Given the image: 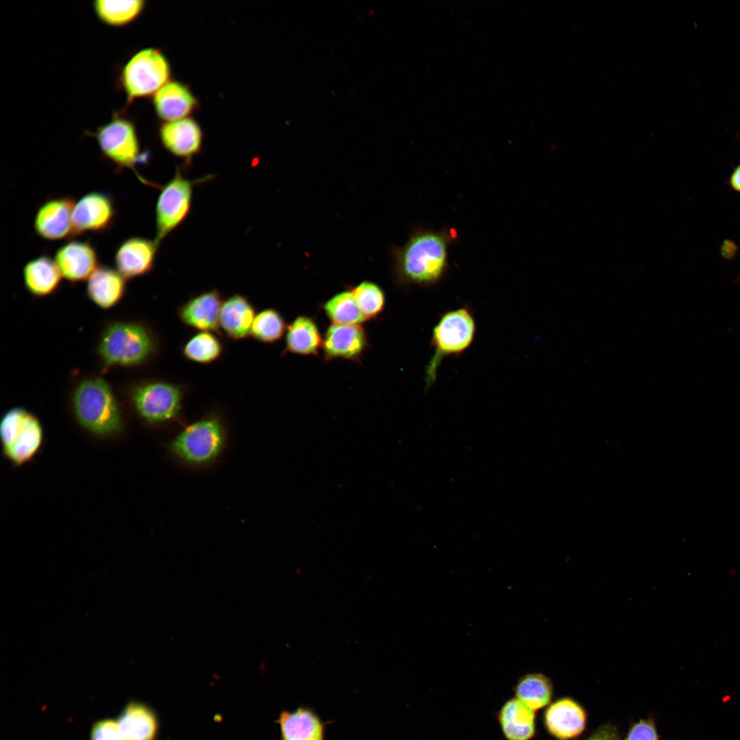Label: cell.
<instances>
[{
	"label": "cell",
	"mask_w": 740,
	"mask_h": 740,
	"mask_svg": "<svg viewBox=\"0 0 740 740\" xmlns=\"http://www.w3.org/2000/svg\"><path fill=\"white\" fill-rule=\"evenodd\" d=\"M497 718L506 740H530L535 734L534 711L516 698L502 705Z\"/></svg>",
	"instance_id": "24"
},
{
	"label": "cell",
	"mask_w": 740,
	"mask_h": 740,
	"mask_svg": "<svg viewBox=\"0 0 740 740\" xmlns=\"http://www.w3.org/2000/svg\"><path fill=\"white\" fill-rule=\"evenodd\" d=\"M227 432L222 418L209 412L183 427L168 443L171 455L192 467L212 464L223 453Z\"/></svg>",
	"instance_id": "4"
},
{
	"label": "cell",
	"mask_w": 740,
	"mask_h": 740,
	"mask_svg": "<svg viewBox=\"0 0 740 740\" xmlns=\"http://www.w3.org/2000/svg\"><path fill=\"white\" fill-rule=\"evenodd\" d=\"M75 202L73 197L64 196L49 198L42 203L34 219L37 236L47 241L73 238L72 217Z\"/></svg>",
	"instance_id": "13"
},
{
	"label": "cell",
	"mask_w": 740,
	"mask_h": 740,
	"mask_svg": "<svg viewBox=\"0 0 740 740\" xmlns=\"http://www.w3.org/2000/svg\"><path fill=\"white\" fill-rule=\"evenodd\" d=\"M43 439V430L38 419L29 413L21 432L4 454L16 466L29 460L38 451Z\"/></svg>",
	"instance_id": "26"
},
{
	"label": "cell",
	"mask_w": 740,
	"mask_h": 740,
	"mask_svg": "<svg viewBox=\"0 0 740 740\" xmlns=\"http://www.w3.org/2000/svg\"><path fill=\"white\" fill-rule=\"evenodd\" d=\"M54 260L62 277L73 283L87 281L99 267L96 249L84 241H67L57 249Z\"/></svg>",
	"instance_id": "16"
},
{
	"label": "cell",
	"mask_w": 740,
	"mask_h": 740,
	"mask_svg": "<svg viewBox=\"0 0 740 740\" xmlns=\"http://www.w3.org/2000/svg\"><path fill=\"white\" fill-rule=\"evenodd\" d=\"M544 723L550 735L559 740L578 737L584 730L586 713L582 707L570 698H562L545 711Z\"/></svg>",
	"instance_id": "18"
},
{
	"label": "cell",
	"mask_w": 740,
	"mask_h": 740,
	"mask_svg": "<svg viewBox=\"0 0 740 740\" xmlns=\"http://www.w3.org/2000/svg\"><path fill=\"white\" fill-rule=\"evenodd\" d=\"M256 309L250 300L240 293L223 300L219 315V330L228 338L241 341L251 336Z\"/></svg>",
	"instance_id": "20"
},
{
	"label": "cell",
	"mask_w": 740,
	"mask_h": 740,
	"mask_svg": "<svg viewBox=\"0 0 740 740\" xmlns=\"http://www.w3.org/2000/svg\"><path fill=\"white\" fill-rule=\"evenodd\" d=\"M514 691L516 698L535 711L550 703L553 687L544 674L530 673L518 680Z\"/></svg>",
	"instance_id": "28"
},
{
	"label": "cell",
	"mask_w": 740,
	"mask_h": 740,
	"mask_svg": "<svg viewBox=\"0 0 740 740\" xmlns=\"http://www.w3.org/2000/svg\"><path fill=\"white\" fill-rule=\"evenodd\" d=\"M323 337L314 320L299 315L287 325L283 355L316 356L321 348Z\"/></svg>",
	"instance_id": "25"
},
{
	"label": "cell",
	"mask_w": 740,
	"mask_h": 740,
	"mask_svg": "<svg viewBox=\"0 0 740 740\" xmlns=\"http://www.w3.org/2000/svg\"><path fill=\"white\" fill-rule=\"evenodd\" d=\"M95 137L103 156L118 168L131 169L143 184L157 186L142 177L136 169L144 159L136 127L131 121L115 116L98 128Z\"/></svg>",
	"instance_id": "9"
},
{
	"label": "cell",
	"mask_w": 740,
	"mask_h": 740,
	"mask_svg": "<svg viewBox=\"0 0 740 740\" xmlns=\"http://www.w3.org/2000/svg\"><path fill=\"white\" fill-rule=\"evenodd\" d=\"M287 325L284 317L278 310L267 308L256 314L251 336L260 343L273 344L285 334Z\"/></svg>",
	"instance_id": "31"
},
{
	"label": "cell",
	"mask_w": 740,
	"mask_h": 740,
	"mask_svg": "<svg viewBox=\"0 0 740 740\" xmlns=\"http://www.w3.org/2000/svg\"><path fill=\"white\" fill-rule=\"evenodd\" d=\"M90 740H122L116 720L108 718L95 722Z\"/></svg>",
	"instance_id": "34"
},
{
	"label": "cell",
	"mask_w": 740,
	"mask_h": 740,
	"mask_svg": "<svg viewBox=\"0 0 740 740\" xmlns=\"http://www.w3.org/2000/svg\"><path fill=\"white\" fill-rule=\"evenodd\" d=\"M728 184L734 191L740 194V162L732 169Z\"/></svg>",
	"instance_id": "37"
},
{
	"label": "cell",
	"mask_w": 740,
	"mask_h": 740,
	"mask_svg": "<svg viewBox=\"0 0 740 740\" xmlns=\"http://www.w3.org/2000/svg\"><path fill=\"white\" fill-rule=\"evenodd\" d=\"M169 62L155 48L136 52L126 63L121 73V84L130 102L154 95L171 77Z\"/></svg>",
	"instance_id": "8"
},
{
	"label": "cell",
	"mask_w": 740,
	"mask_h": 740,
	"mask_svg": "<svg viewBox=\"0 0 740 740\" xmlns=\"http://www.w3.org/2000/svg\"><path fill=\"white\" fill-rule=\"evenodd\" d=\"M452 241L447 230L415 231L394 252V273L399 284L429 286L439 283L448 269Z\"/></svg>",
	"instance_id": "1"
},
{
	"label": "cell",
	"mask_w": 740,
	"mask_h": 740,
	"mask_svg": "<svg viewBox=\"0 0 740 740\" xmlns=\"http://www.w3.org/2000/svg\"><path fill=\"white\" fill-rule=\"evenodd\" d=\"M127 399L136 414L151 425L174 422L180 417L186 386L160 378H146L130 384Z\"/></svg>",
	"instance_id": "5"
},
{
	"label": "cell",
	"mask_w": 740,
	"mask_h": 740,
	"mask_svg": "<svg viewBox=\"0 0 740 740\" xmlns=\"http://www.w3.org/2000/svg\"><path fill=\"white\" fill-rule=\"evenodd\" d=\"M586 740H621L617 728L610 724L602 726Z\"/></svg>",
	"instance_id": "36"
},
{
	"label": "cell",
	"mask_w": 740,
	"mask_h": 740,
	"mask_svg": "<svg viewBox=\"0 0 740 740\" xmlns=\"http://www.w3.org/2000/svg\"><path fill=\"white\" fill-rule=\"evenodd\" d=\"M276 722L281 740H325V724L317 713L308 706L294 711H284Z\"/></svg>",
	"instance_id": "21"
},
{
	"label": "cell",
	"mask_w": 740,
	"mask_h": 740,
	"mask_svg": "<svg viewBox=\"0 0 740 740\" xmlns=\"http://www.w3.org/2000/svg\"><path fill=\"white\" fill-rule=\"evenodd\" d=\"M322 308L333 324H360L367 321L362 314L352 291L339 292L325 301Z\"/></svg>",
	"instance_id": "29"
},
{
	"label": "cell",
	"mask_w": 740,
	"mask_h": 740,
	"mask_svg": "<svg viewBox=\"0 0 740 740\" xmlns=\"http://www.w3.org/2000/svg\"><path fill=\"white\" fill-rule=\"evenodd\" d=\"M626 740H658L657 732L651 720H641L629 730Z\"/></svg>",
	"instance_id": "35"
},
{
	"label": "cell",
	"mask_w": 740,
	"mask_h": 740,
	"mask_svg": "<svg viewBox=\"0 0 740 740\" xmlns=\"http://www.w3.org/2000/svg\"><path fill=\"white\" fill-rule=\"evenodd\" d=\"M145 1L98 0L94 9L101 21L112 26L126 25L140 15L145 6Z\"/></svg>",
	"instance_id": "30"
},
{
	"label": "cell",
	"mask_w": 740,
	"mask_h": 740,
	"mask_svg": "<svg viewBox=\"0 0 740 740\" xmlns=\"http://www.w3.org/2000/svg\"><path fill=\"white\" fill-rule=\"evenodd\" d=\"M160 340L155 330L138 320H113L100 331L96 355L103 369L137 368L158 356Z\"/></svg>",
	"instance_id": "2"
},
{
	"label": "cell",
	"mask_w": 740,
	"mask_h": 740,
	"mask_svg": "<svg viewBox=\"0 0 740 740\" xmlns=\"http://www.w3.org/2000/svg\"><path fill=\"white\" fill-rule=\"evenodd\" d=\"M182 167H177L175 174L160 186L155 209V241L160 243L188 217L192 206L195 186L213 178L212 175L195 180L186 177Z\"/></svg>",
	"instance_id": "7"
},
{
	"label": "cell",
	"mask_w": 740,
	"mask_h": 740,
	"mask_svg": "<svg viewBox=\"0 0 740 740\" xmlns=\"http://www.w3.org/2000/svg\"><path fill=\"white\" fill-rule=\"evenodd\" d=\"M29 412L21 407H14L3 416L0 424V436L3 452L16 440L25 424Z\"/></svg>",
	"instance_id": "33"
},
{
	"label": "cell",
	"mask_w": 740,
	"mask_h": 740,
	"mask_svg": "<svg viewBox=\"0 0 740 740\" xmlns=\"http://www.w3.org/2000/svg\"><path fill=\"white\" fill-rule=\"evenodd\" d=\"M223 299L217 289L203 291L190 297L177 309L182 324L198 331L219 334V315Z\"/></svg>",
	"instance_id": "14"
},
{
	"label": "cell",
	"mask_w": 740,
	"mask_h": 740,
	"mask_svg": "<svg viewBox=\"0 0 740 740\" xmlns=\"http://www.w3.org/2000/svg\"><path fill=\"white\" fill-rule=\"evenodd\" d=\"M369 346L362 325L331 323L323 336L321 349L325 362L343 359L360 362Z\"/></svg>",
	"instance_id": "12"
},
{
	"label": "cell",
	"mask_w": 740,
	"mask_h": 740,
	"mask_svg": "<svg viewBox=\"0 0 740 740\" xmlns=\"http://www.w3.org/2000/svg\"><path fill=\"white\" fill-rule=\"evenodd\" d=\"M70 402L77 421L98 436H110L123 426L122 411L111 384L103 378L86 375L73 386Z\"/></svg>",
	"instance_id": "3"
},
{
	"label": "cell",
	"mask_w": 740,
	"mask_h": 740,
	"mask_svg": "<svg viewBox=\"0 0 740 740\" xmlns=\"http://www.w3.org/2000/svg\"><path fill=\"white\" fill-rule=\"evenodd\" d=\"M153 104L158 116L166 123L189 117L198 101L185 84L170 80L153 95Z\"/></svg>",
	"instance_id": "17"
},
{
	"label": "cell",
	"mask_w": 740,
	"mask_h": 740,
	"mask_svg": "<svg viewBox=\"0 0 740 740\" xmlns=\"http://www.w3.org/2000/svg\"><path fill=\"white\" fill-rule=\"evenodd\" d=\"M158 247L155 240L140 236L126 238L116 251V269L126 280L151 273L154 269Z\"/></svg>",
	"instance_id": "15"
},
{
	"label": "cell",
	"mask_w": 740,
	"mask_h": 740,
	"mask_svg": "<svg viewBox=\"0 0 740 740\" xmlns=\"http://www.w3.org/2000/svg\"><path fill=\"white\" fill-rule=\"evenodd\" d=\"M122 740H156L159 720L157 713L147 704L131 701L121 710L116 719Z\"/></svg>",
	"instance_id": "19"
},
{
	"label": "cell",
	"mask_w": 740,
	"mask_h": 740,
	"mask_svg": "<svg viewBox=\"0 0 740 740\" xmlns=\"http://www.w3.org/2000/svg\"><path fill=\"white\" fill-rule=\"evenodd\" d=\"M162 147L172 156L183 162L186 169L201 152L204 134L199 124L191 117L164 123L159 129Z\"/></svg>",
	"instance_id": "11"
},
{
	"label": "cell",
	"mask_w": 740,
	"mask_h": 740,
	"mask_svg": "<svg viewBox=\"0 0 740 740\" xmlns=\"http://www.w3.org/2000/svg\"><path fill=\"white\" fill-rule=\"evenodd\" d=\"M116 211L112 198L102 192H90L75 202L72 221L73 237L86 232L101 233L114 223Z\"/></svg>",
	"instance_id": "10"
},
{
	"label": "cell",
	"mask_w": 740,
	"mask_h": 740,
	"mask_svg": "<svg viewBox=\"0 0 740 740\" xmlns=\"http://www.w3.org/2000/svg\"><path fill=\"white\" fill-rule=\"evenodd\" d=\"M126 282L127 280L116 269L99 266L87 280L86 295L99 308L110 309L124 297Z\"/></svg>",
	"instance_id": "22"
},
{
	"label": "cell",
	"mask_w": 740,
	"mask_h": 740,
	"mask_svg": "<svg viewBox=\"0 0 740 740\" xmlns=\"http://www.w3.org/2000/svg\"><path fill=\"white\" fill-rule=\"evenodd\" d=\"M738 136L740 137V132L738 134Z\"/></svg>",
	"instance_id": "38"
},
{
	"label": "cell",
	"mask_w": 740,
	"mask_h": 740,
	"mask_svg": "<svg viewBox=\"0 0 740 740\" xmlns=\"http://www.w3.org/2000/svg\"><path fill=\"white\" fill-rule=\"evenodd\" d=\"M350 290L367 321L378 317L383 312L386 304V295L378 284L364 281Z\"/></svg>",
	"instance_id": "32"
},
{
	"label": "cell",
	"mask_w": 740,
	"mask_h": 740,
	"mask_svg": "<svg viewBox=\"0 0 740 740\" xmlns=\"http://www.w3.org/2000/svg\"><path fill=\"white\" fill-rule=\"evenodd\" d=\"M476 322L471 309L460 306L443 313L433 328L430 345L433 349L425 370V389L435 382L439 368L446 357L458 356L473 343Z\"/></svg>",
	"instance_id": "6"
},
{
	"label": "cell",
	"mask_w": 740,
	"mask_h": 740,
	"mask_svg": "<svg viewBox=\"0 0 740 740\" xmlns=\"http://www.w3.org/2000/svg\"><path fill=\"white\" fill-rule=\"evenodd\" d=\"M62 278L55 260L45 254L31 259L23 269L24 286L32 295L37 297L53 294Z\"/></svg>",
	"instance_id": "23"
},
{
	"label": "cell",
	"mask_w": 740,
	"mask_h": 740,
	"mask_svg": "<svg viewBox=\"0 0 740 740\" xmlns=\"http://www.w3.org/2000/svg\"><path fill=\"white\" fill-rule=\"evenodd\" d=\"M223 352V343L219 334L209 331H198L181 347V354L186 360L199 365L214 362Z\"/></svg>",
	"instance_id": "27"
}]
</instances>
